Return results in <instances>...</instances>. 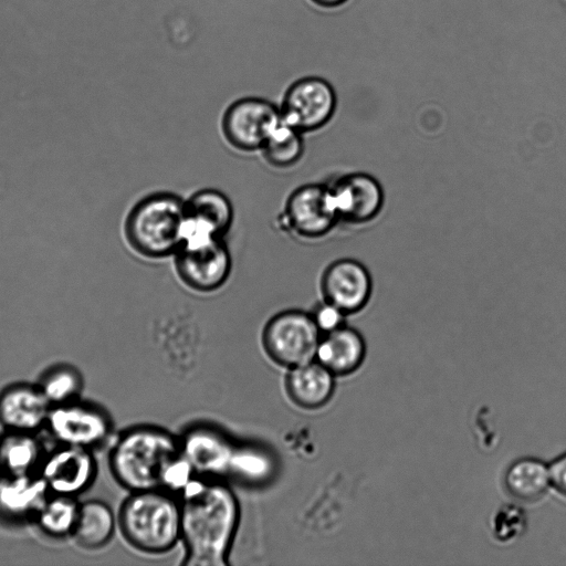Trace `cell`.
<instances>
[{
	"label": "cell",
	"mask_w": 566,
	"mask_h": 566,
	"mask_svg": "<svg viewBox=\"0 0 566 566\" xmlns=\"http://www.w3.org/2000/svg\"><path fill=\"white\" fill-rule=\"evenodd\" d=\"M275 473L274 458L255 446H237L228 475L252 485L266 483Z\"/></svg>",
	"instance_id": "24"
},
{
	"label": "cell",
	"mask_w": 566,
	"mask_h": 566,
	"mask_svg": "<svg viewBox=\"0 0 566 566\" xmlns=\"http://www.w3.org/2000/svg\"><path fill=\"white\" fill-rule=\"evenodd\" d=\"M181 455L196 474L228 475L237 444L213 427L199 424L179 438Z\"/></svg>",
	"instance_id": "14"
},
{
	"label": "cell",
	"mask_w": 566,
	"mask_h": 566,
	"mask_svg": "<svg viewBox=\"0 0 566 566\" xmlns=\"http://www.w3.org/2000/svg\"><path fill=\"white\" fill-rule=\"evenodd\" d=\"M43 444L35 432L6 430L0 434V474L39 473L44 459Z\"/></svg>",
	"instance_id": "19"
},
{
	"label": "cell",
	"mask_w": 566,
	"mask_h": 566,
	"mask_svg": "<svg viewBox=\"0 0 566 566\" xmlns=\"http://www.w3.org/2000/svg\"><path fill=\"white\" fill-rule=\"evenodd\" d=\"M336 376L317 360L289 369L285 390L297 407L315 410L325 406L334 395Z\"/></svg>",
	"instance_id": "18"
},
{
	"label": "cell",
	"mask_w": 566,
	"mask_h": 566,
	"mask_svg": "<svg viewBox=\"0 0 566 566\" xmlns=\"http://www.w3.org/2000/svg\"><path fill=\"white\" fill-rule=\"evenodd\" d=\"M322 335L310 312L290 308L266 322L262 345L275 364L290 369L315 360Z\"/></svg>",
	"instance_id": "5"
},
{
	"label": "cell",
	"mask_w": 566,
	"mask_h": 566,
	"mask_svg": "<svg viewBox=\"0 0 566 566\" xmlns=\"http://www.w3.org/2000/svg\"><path fill=\"white\" fill-rule=\"evenodd\" d=\"M340 222L363 224L378 216L384 205L379 181L366 172L343 175L329 185Z\"/></svg>",
	"instance_id": "13"
},
{
	"label": "cell",
	"mask_w": 566,
	"mask_h": 566,
	"mask_svg": "<svg viewBox=\"0 0 566 566\" xmlns=\"http://www.w3.org/2000/svg\"><path fill=\"white\" fill-rule=\"evenodd\" d=\"M46 427L61 444L90 450L104 444L113 432L108 412L80 399L52 406Z\"/></svg>",
	"instance_id": "9"
},
{
	"label": "cell",
	"mask_w": 566,
	"mask_h": 566,
	"mask_svg": "<svg viewBox=\"0 0 566 566\" xmlns=\"http://www.w3.org/2000/svg\"><path fill=\"white\" fill-rule=\"evenodd\" d=\"M38 386L51 406H57L80 399L83 377L75 367L60 364L45 370Z\"/></svg>",
	"instance_id": "26"
},
{
	"label": "cell",
	"mask_w": 566,
	"mask_h": 566,
	"mask_svg": "<svg viewBox=\"0 0 566 566\" xmlns=\"http://www.w3.org/2000/svg\"><path fill=\"white\" fill-rule=\"evenodd\" d=\"M172 258L181 283L199 293L218 291L232 272V255L224 239L196 249H179Z\"/></svg>",
	"instance_id": "10"
},
{
	"label": "cell",
	"mask_w": 566,
	"mask_h": 566,
	"mask_svg": "<svg viewBox=\"0 0 566 566\" xmlns=\"http://www.w3.org/2000/svg\"><path fill=\"white\" fill-rule=\"evenodd\" d=\"M51 494L39 473L0 474V520L11 524L35 520Z\"/></svg>",
	"instance_id": "16"
},
{
	"label": "cell",
	"mask_w": 566,
	"mask_h": 566,
	"mask_svg": "<svg viewBox=\"0 0 566 566\" xmlns=\"http://www.w3.org/2000/svg\"><path fill=\"white\" fill-rule=\"evenodd\" d=\"M365 356L366 343L363 335L345 324L322 335L315 360L337 377L356 371Z\"/></svg>",
	"instance_id": "17"
},
{
	"label": "cell",
	"mask_w": 566,
	"mask_h": 566,
	"mask_svg": "<svg viewBox=\"0 0 566 566\" xmlns=\"http://www.w3.org/2000/svg\"><path fill=\"white\" fill-rule=\"evenodd\" d=\"M181 542L189 566L227 565L239 526L240 505L219 480L192 479L181 491Z\"/></svg>",
	"instance_id": "1"
},
{
	"label": "cell",
	"mask_w": 566,
	"mask_h": 566,
	"mask_svg": "<svg viewBox=\"0 0 566 566\" xmlns=\"http://www.w3.org/2000/svg\"><path fill=\"white\" fill-rule=\"evenodd\" d=\"M39 474L52 494L76 497L95 481L97 463L92 450L61 444L44 455Z\"/></svg>",
	"instance_id": "11"
},
{
	"label": "cell",
	"mask_w": 566,
	"mask_h": 566,
	"mask_svg": "<svg viewBox=\"0 0 566 566\" xmlns=\"http://www.w3.org/2000/svg\"><path fill=\"white\" fill-rule=\"evenodd\" d=\"M282 123L279 106L255 96L231 103L221 119L226 142L242 153L260 151L273 130Z\"/></svg>",
	"instance_id": "7"
},
{
	"label": "cell",
	"mask_w": 566,
	"mask_h": 566,
	"mask_svg": "<svg viewBox=\"0 0 566 566\" xmlns=\"http://www.w3.org/2000/svg\"><path fill=\"white\" fill-rule=\"evenodd\" d=\"M185 209L187 213L208 221L222 237L228 233L234 219L231 200L224 192L214 188L195 191L185 200Z\"/></svg>",
	"instance_id": "22"
},
{
	"label": "cell",
	"mask_w": 566,
	"mask_h": 566,
	"mask_svg": "<svg viewBox=\"0 0 566 566\" xmlns=\"http://www.w3.org/2000/svg\"><path fill=\"white\" fill-rule=\"evenodd\" d=\"M117 524L137 551L165 554L181 541L180 500L164 489L130 492L119 509Z\"/></svg>",
	"instance_id": "4"
},
{
	"label": "cell",
	"mask_w": 566,
	"mask_h": 566,
	"mask_svg": "<svg viewBox=\"0 0 566 566\" xmlns=\"http://www.w3.org/2000/svg\"><path fill=\"white\" fill-rule=\"evenodd\" d=\"M525 525V514L518 506L504 505L493 518V533L497 541L507 542L522 534Z\"/></svg>",
	"instance_id": "27"
},
{
	"label": "cell",
	"mask_w": 566,
	"mask_h": 566,
	"mask_svg": "<svg viewBox=\"0 0 566 566\" xmlns=\"http://www.w3.org/2000/svg\"><path fill=\"white\" fill-rule=\"evenodd\" d=\"M179 439L155 426L123 431L109 452L114 479L129 492L163 489L166 474L180 457Z\"/></svg>",
	"instance_id": "2"
},
{
	"label": "cell",
	"mask_w": 566,
	"mask_h": 566,
	"mask_svg": "<svg viewBox=\"0 0 566 566\" xmlns=\"http://www.w3.org/2000/svg\"><path fill=\"white\" fill-rule=\"evenodd\" d=\"M80 505L74 496L51 494L35 517L38 526L51 537L72 536Z\"/></svg>",
	"instance_id": "25"
},
{
	"label": "cell",
	"mask_w": 566,
	"mask_h": 566,
	"mask_svg": "<svg viewBox=\"0 0 566 566\" xmlns=\"http://www.w3.org/2000/svg\"><path fill=\"white\" fill-rule=\"evenodd\" d=\"M260 151L265 163L275 169L294 167L305 153L304 134L282 120Z\"/></svg>",
	"instance_id": "23"
},
{
	"label": "cell",
	"mask_w": 566,
	"mask_h": 566,
	"mask_svg": "<svg viewBox=\"0 0 566 566\" xmlns=\"http://www.w3.org/2000/svg\"><path fill=\"white\" fill-rule=\"evenodd\" d=\"M116 518L111 506L98 500L81 503L72 533L74 541L86 549H98L113 537Z\"/></svg>",
	"instance_id": "21"
},
{
	"label": "cell",
	"mask_w": 566,
	"mask_h": 566,
	"mask_svg": "<svg viewBox=\"0 0 566 566\" xmlns=\"http://www.w3.org/2000/svg\"><path fill=\"white\" fill-rule=\"evenodd\" d=\"M319 291L324 301L349 315L366 306L371 295L373 281L368 269L361 262L343 258L324 269Z\"/></svg>",
	"instance_id": "12"
},
{
	"label": "cell",
	"mask_w": 566,
	"mask_h": 566,
	"mask_svg": "<svg viewBox=\"0 0 566 566\" xmlns=\"http://www.w3.org/2000/svg\"><path fill=\"white\" fill-rule=\"evenodd\" d=\"M503 483L506 492L522 503L538 502L552 486L548 465L534 458L513 461L504 473Z\"/></svg>",
	"instance_id": "20"
},
{
	"label": "cell",
	"mask_w": 566,
	"mask_h": 566,
	"mask_svg": "<svg viewBox=\"0 0 566 566\" xmlns=\"http://www.w3.org/2000/svg\"><path fill=\"white\" fill-rule=\"evenodd\" d=\"M311 1L318 7L336 8V7L344 4L348 0H311Z\"/></svg>",
	"instance_id": "30"
},
{
	"label": "cell",
	"mask_w": 566,
	"mask_h": 566,
	"mask_svg": "<svg viewBox=\"0 0 566 566\" xmlns=\"http://www.w3.org/2000/svg\"><path fill=\"white\" fill-rule=\"evenodd\" d=\"M336 105V93L329 82L306 76L287 87L279 108L282 120L305 135L327 125Z\"/></svg>",
	"instance_id": "8"
},
{
	"label": "cell",
	"mask_w": 566,
	"mask_h": 566,
	"mask_svg": "<svg viewBox=\"0 0 566 566\" xmlns=\"http://www.w3.org/2000/svg\"><path fill=\"white\" fill-rule=\"evenodd\" d=\"M552 486L566 496V452L557 457L549 465Z\"/></svg>",
	"instance_id": "29"
},
{
	"label": "cell",
	"mask_w": 566,
	"mask_h": 566,
	"mask_svg": "<svg viewBox=\"0 0 566 566\" xmlns=\"http://www.w3.org/2000/svg\"><path fill=\"white\" fill-rule=\"evenodd\" d=\"M51 408L38 385L13 384L0 392V423L6 430L35 432L46 426Z\"/></svg>",
	"instance_id": "15"
},
{
	"label": "cell",
	"mask_w": 566,
	"mask_h": 566,
	"mask_svg": "<svg viewBox=\"0 0 566 566\" xmlns=\"http://www.w3.org/2000/svg\"><path fill=\"white\" fill-rule=\"evenodd\" d=\"M310 313L322 334L332 332L346 324L347 314L323 298Z\"/></svg>",
	"instance_id": "28"
},
{
	"label": "cell",
	"mask_w": 566,
	"mask_h": 566,
	"mask_svg": "<svg viewBox=\"0 0 566 566\" xmlns=\"http://www.w3.org/2000/svg\"><path fill=\"white\" fill-rule=\"evenodd\" d=\"M280 222L303 240L327 235L340 222L329 185L310 182L295 188L285 200Z\"/></svg>",
	"instance_id": "6"
},
{
	"label": "cell",
	"mask_w": 566,
	"mask_h": 566,
	"mask_svg": "<svg viewBox=\"0 0 566 566\" xmlns=\"http://www.w3.org/2000/svg\"><path fill=\"white\" fill-rule=\"evenodd\" d=\"M185 199L158 191L135 201L123 220V238L133 253L147 260L174 256L180 248Z\"/></svg>",
	"instance_id": "3"
}]
</instances>
